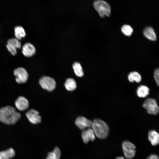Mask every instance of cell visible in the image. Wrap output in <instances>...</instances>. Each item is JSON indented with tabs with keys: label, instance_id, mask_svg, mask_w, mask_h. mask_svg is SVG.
Wrapping results in <instances>:
<instances>
[{
	"label": "cell",
	"instance_id": "1",
	"mask_svg": "<svg viewBox=\"0 0 159 159\" xmlns=\"http://www.w3.org/2000/svg\"><path fill=\"white\" fill-rule=\"evenodd\" d=\"M20 114L11 106L0 108V121L8 125L16 123L20 118Z\"/></svg>",
	"mask_w": 159,
	"mask_h": 159
},
{
	"label": "cell",
	"instance_id": "2",
	"mask_svg": "<svg viewBox=\"0 0 159 159\" xmlns=\"http://www.w3.org/2000/svg\"><path fill=\"white\" fill-rule=\"evenodd\" d=\"M91 127L95 136L100 139H104L108 135L109 127L105 122L101 119H94L92 121Z\"/></svg>",
	"mask_w": 159,
	"mask_h": 159
},
{
	"label": "cell",
	"instance_id": "3",
	"mask_svg": "<svg viewBox=\"0 0 159 159\" xmlns=\"http://www.w3.org/2000/svg\"><path fill=\"white\" fill-rule=\"evenodd\" d=\"M95 9L99 13L100 16L103 18L105 16H109L111 14L110 7L109 4L102 0H97L93 3Z\"/></svg>",
	"mask_w": 159,
	"mask_h": 159
},
{
	"label": "cell",
	"instance_id": "4",
	"mask_svg": "<svg viewBox=\"0 0 159 159\" xmlns=\"http://www.w3.org/2000/svg\"><path fill=\"white\" fill-rule=\"evenodd\" d=\"M143 106L149 114L156 115L159 112V107L156 100L154 98H149L146 99L143 102Z\"/></svg>",
	"mask_w": 159,
	"mask_h": 159
},
{
	"label": "cell",
	"instance_id": "5",
	"mask_svg": "<svg viewBox=\"0 0 159 159\" xmlns=\"http://www.w3.org/2000/svg\"><path fill=\"white\" fill-rule=\"evenodd\" d=\"M122 150L125 157L127 159H131L135 156L136 147L131 142L125 141L122 143Z\"/></svg>",
	"mask_w": 159,
	"mask_h": 159
},
{
	"label": "cell",
	"instance_id": "6",
	"mask_svg": "<svg viewBox=\"0 0 159 159\" xmlns=\"http://www.w3.org/2000/svg\"><path fill=\"white\" fill-rule=\"evenodd\" d=\"M14 74L16 77V81L18 83H25L28 80L29 77L28 73L23 67H19L15 69L14 71Z\"/></svg>",
	"mask_w": 159,
	"mask_h": 159
},
{
	"label": "cell",
	"instance_id": "7",
	"mask_svg": "<svg viewBox=\"0 0 159 159\" xmlns=\"http://www.w3.org/2000/svg\"><path fill=\"white\" fill-rule=\"evenodd\" d=\"M39 83L43 88L49 91L54 90L56 85V82L53 78L46 76H43L40 79Z\"/></svg>",
	"mask_w": 159,
	"mask_h": 159
},
{
	"label": "cell",
	"instance_id": "8",
	"mask_svg": "<svg viewBox=\"0 0 159 159\" xmlns=\"http://www.w3.org/2000/svg\"><path fill=\"white\" fill-rule=\"evenodd\" d=\"M75 123L80 130H84L87 128L91 127L92 121L82 116H79L76 119Z\"/></svg>",
	"mask_w": 159,
	"mask_h": 159
},
{
	"label": "cell",
	"instance_id": "9",
	"mask_svg": "<svg viewBox=\"0 0 159 159\" xmlns=\"http://www.w3.org/2000/svg\"><path fill=\"white\" fill-rule=\"evenodd\" d=\"M26 116L29 121L33 124L40 123L41 117L38 111L34 109H30L26 113Z\"/></svg>",
	"mask_w": 159,
	"mask_h": 159
},
{
	"label": "cell",
	"instance_id": "10",
	"mask_svg": "<svg viewBox=\"0 0 159 159\" xmlns=\"http://www.w3.org/2000/svg\"><path fill=\"white\" fill-rule=\"evenodd\" d=\"M81 135L83 141L85 143H87L90 140L93 141L95 138L94 132L90 128L83 130Z\"/></svg>",
	"mask_w": 159,
	"mask_h": 159
},
{
	"label": "cell",
	"instance_id": "11",
	"mask_svg": "<svg viewBox=\"0 0 159 159\" xmlns=\"http://www.w3.org/2000/svg\"><path fill=\"white\" fill-rule=\"evenodd\" d=\"M23 54L26 57H31L35 53L36 49L34 46L31 43L28 42L24 44L22 47Z\"/></svg>",
	"mask_w": 159,
	"mask_h": 159
},
{
	"label": "cell",
	"instance_id": "12",
	"mask_svg": "<svg viewBox=\"0 0 159 159\" xmlns=\"http://www.w3.org/2000/svg\"><path fill=\"white\" fill-rule=\"evenodd\" d=\"M16 108L20 111H24L27 109L29 106V102L28 100L23 96L19 97L15 102Z\"/></svg>",
	"mask_w": 159,
	"mask_h": 159
},
{
	"label": "cell",
	"instance_id": "13",
	"mask_svg": "<svg viewBox=\"0 0 159 159\" xmlns=\"http://www.w3.org/2000/svg\"><path fill=\"white\" fill-rule=\"evenodd\" d=\"M144 36L147 39L152 41H155L157 39V36L153 29L151 27L148 26L143 30Z\"/></svg>",
	"mask_w": 159,
	"mask_h": 159
},
{
	"label": "cell",
	"instance_id": "14",
	"mask_svg": "<svg viewBox=\"0 0 159 159\" xmlns=\"http://www.w3.org/2000/svg\"><path fill=\"white\" fill-rule=\"evenodd\" d=\"M148 138L153 145L155 146L159 144V135L155 130H152L149 131Z\"/></svg>",
	"mask_w": 159,
	"mask_h": 159
},
{
	"label": "cell",
	"instance_id": "15",
	"mask_svg": "<svg viewBox=\"0 0 159 159\" xmlns=\"http://www.w3.org/2000/svg\"><path fill=\"white\" fill-rule=\"evenodd\" d=\"M15 155L14 150L12 148H9L0 152V159H10L14 158Z\"/></svg>",
	"mask_w": 159,
	"mask_h": 159
},
{
	"label": "cell",
	"instance_id": "16",
	"mask_svg": "<svg viewBox=\"0 0 159 159\" xmlns=\"http://www.w3.org/2000/svg\"><path fill=\"white\" fill-rule=\"evenodd\" d=\"M149 89L147 86L141 85L137 88V94L138 96L141 98H144L146 97L149 94Z\"/></svg>",
	"mask_w": 159,
	"mask_h": 159
},
{
	"label": "cell",
	"instance_id": "17",
	"mask_svg": "<svg viewBox=\"0 0 159 159\" xmlns=\"http://www.w3.org/2000/svg\"><path fill=\"white\" fill-rule=\"evenodd\" d=\"M14 32L16 38L19 40L24 37L26 36V33L24 29L21 26L15 27Z\"/></svg>",
	"mask_w": 159,
	"mask_h": 159
},
{
	"label": "cell",
	"instance_id": "18",
	"mask_svg": "<svg viewBox=\"0 0 159 159\" xmlns=\"http://www.w3.org/2000/svg\"><path fill=\"white\" fill-rule=\"evenodd\" d=\"M129 81L131 82H135L139 83L141 82L142 77L140 74L138 72L134 71L130 73L128 76Z\"/></svg>",
	"mask_w": 159,
	"mask_h": 159
},
{
	"label": "cell",
	"instance_id": "19",
	"mask_svg": "<svg viewBox=\"0 0 159 159\" xmlns=\"http://www.w3.org/2000/svg\"><path fill=\"white\" fill-rule=\"evenodd\" d=\"M66 89L69 91H73L77 87V84L75 81L72 78L67 79L64 83Z\"/></svg>",
	"mask_w": 159,
	"mask_h": 159
},
{
	"label": "cell",
	"instance_id": "20",
	"mask_svg": "<svg viewBox=\"0 0 159 159\" xmlns=\"http://www.w3.org/2000/svg\"><path fill=\"white\" fill-rule=\"evenodd\" d=\"M72 67L75 74L77 76L81 77L83 76L84 72L79 62H74L73 64Z\"/></svg>",
	"mask_w": 159,
	"mask_h": 159
},
{
	"label": "cell",
	"instance_id": "21",
	"mask_svg": "<svg viewBox=\"0 0 159 159\" xmlns=\"http://www.w3.org/2000/svg\"><path fill=\"white\" fill-rule=\"evenodd\" d=\"M61 156L60 150L57 147L54 148V150L49 152L47 158V159H59Z\"/></svg>",
	"mask_w": 159,
	"mask_h": 159
},
{
	"label": "cell",
	"instance_id": "22",
	"mask_svg": "<svg viewBox=\"0 0 159 159\" xmlns=\"http://www.w3.org/2000/svg\"><path fill=\"white\" fill-rule=\"evenodd\" d=\"M121 30L124 34L128 37L131 36L133 31L132 28L127 24L123 25L121 28Z\"/></svg>",
	"mask_w": 159,
	"mask_h": 159
},
{
	"label": "cell",
	"instance_id": "23",
	"mask_svg": "<svg viewBox=\"0 0 159 159\" xmlns=\"http://www.w3.org/2000/svg\"><path fill=\"white\" fill-rule=\"evenodd\" d=\"M7 44L14 47L16 49H19L21 47V44L19 40L16 38L9 39Z\"/></svg>",
	"mask_w": 159,
	"mask_h": 159
},
{
	"label": "cell",
	"instance_id": "24",
	"mask_svg": "<svg viewBox=\"0 0 159 159\" xmlns=\"http://www.w3.org/2000/svg\"><path fill=\"white\" fill-rule=\"evenodd\" d=\"M6 47L8 51L12 55H15L17 54V49L14 47L8 44H7Z\"/></svg>",
	"mask_w": 159,
	"mask_h": 159
},
{
	"label": "cell",
	"instance_id": "25",
	"mask_svg": "<svg viewBox=\"0 0 159 159\" xmlns=\"http://www.w3.org/2000/svg\"><path fill=\"white\" fill-rule=\"evenodd\" d=\"M154 77L157 85H159V69L158 68L155 69L154 73Z\"/></svg>",
	"mask_w": 159,
	"mask_h": 159
},
{
	"label": "cell",
	"instance_id": "26",
	"mask_svg": "<svg viewBox=\"0 0 159 159\" xmlns=\"http://www.w3.org/2000/svg\"><path fill=\"white\" fill-rule=\"evenodd\" d=\"M147 159H159V158L157 155L153 154L150 155Z\"/></svg>",
	"mask_w": 159,
	"mask_h": 159
},
{
	"label": "cell",
	"instance_id": "27",
	"mask_svg": "<svg viewBox=\"0 0 159 159\" xmlns=\"http://www.w3.org/2000/svg\"><path fill=\"white\" fill-rule=\"evenodd\" d=\"M116 159H125V158L122 156H119L117 157Z\"/></svg>",
	"mask_w": 159,
	"mask_h": 159
}]
</instances>
